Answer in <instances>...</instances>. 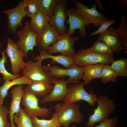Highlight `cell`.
<instances>
[{"label":"cell","mask_w":127,"mask_h":127,"mask_svg":"<svg viewBox=\"0 0 127 127\" xmlns=\"http://www.w3.org/2000/svg\"><path fill=\"white\" fill-rule=\"evenodd\" d=\"M97 40L107 45L116 53L119 54L123 49L117 29L110 27L106 31L100 34Z\"/></svg>","instance_id":"cell-17"},{"label":"cell","mask_w":127,"mask_h":127,"mask_svg":"<svg viewBox=\"0 0 127 127\" xmlns=\"http://www.w3.org/2000/svg\"><path fill=\"white\" fill-rule=\"evenodd\" d=\"M58 127V126H56V127Z\"/></svg>","instance_id":"cell-41"},{"label":"cell","mask_w":127,"mask_h":127,"mask_svg":"<svg viewBox=\"0 0 127 127\" xmlns=\"http://www.w3.org/2000/svg\"><path fill=\"white\" fill-rule=\"evenodd\" d=\"M115 21L114 20H108L104 22L97 30L91 33L88 37H90L104 32L111 26L113 24Z\"/></svg>","instance_id":"cell-34"},{"label":"cell","mask_w":127,"mask_h":127,"mask_svg":"<svg viewBox=\"0 0 127 127\" xmlns=\"http://www.w3.org/2000/svg\"><path fill=\"white\" fill-rule=\"evenodd\" d=\"M30 118L34 127H61L62 126L59 123L55 112L53 113L52 118L50 120L40 119L35 116L31 117Z\"/></svg>","instance_id":"cell-24"},{"label":"cell","mask_w":127,"mask_h":127,"mask_svg":"<svg viewBox=\"0 0 127 127\" xmlns=\"http://www.w3.org/2000/svg\"><path fill=\"white\" fill-rule=\"evenodd\" d=\"M42 68L51 77L58 79L68 76L67 80L79 83V80L83 75V67L78 66L74 64L69 68L64 69L58 66H42Z\"/></svg>","instance_id":"cell-7"},{"label":"cell","mask_w":127,"mask_h":127,"mask_svg":"<svg viewBox=\"0 0 127 127\" xmlns=\"http://www.w3.org/2000/svg\"><path fill=\"white\" fill-rule=\"evenodd\" d=\"M9 113L7 107L0 104V127H5L8 123L7 115Z\"/></svg>","instance_id":"cell-33"},{"label":"cell","mask_w":127,"mask_h":127,"mask_svg":"<svg viewBox=\"0 0 127 127\" xmlns=\"http://www.w3.org/2000/svg\"><path fill=\"white\" fill-rule=\"evenodd\" d=\"M2 57L0 58V75L1 74L3 79L5 81L6 80H11L15 79L21 77L20 73L16 74H11L8 72L5 67V64L7 61V57L5 55L4 51L1 52Z\"/></svg>","instance_id":"cell-28"},{"label":"cell","mask_w":127,"mask_h":127,"mask_svg":"<svg viewBox=\"0 0 127 127\" xmlns=\"http://www.w3.org/2000/svg\"><path fill=\"white\" fill-rule=\"evenodd\" d=\"M94 1H95V3L94 4L96 5H97L99 9L102 10H104L105 9L104 8H103L102 6L100 0H94Z\"/></svg>","instance_id":"cell-37"},{"label":"cell","mask_w":127,"mask_h":127,"mask_svg":"<svg viewBox=\"0 0 127 127\" xmlns=\"http://www.w3.org/2000/svg\"><path fill=\"white\" fill-rule=\"evenodd\" d=\"M10 126V123H8L5 127H11Z\"/></svg>","instance_id":"cell-38"},{"label":"cell","mask_w":127,"mask_h":127,"mask_svg":"<svg viewBox=\"0 0 127 127\" xmlns=\"http://www.w3.org/2000/svg\"><path fill=\"white\" fill-rule=\"evenodd\" d=\"M68 1L59 0L55 12L50 17L49 24L52 26L60 35H64L67 31L65 23L67 16L65 12Z\"/></svg>","instance_id":"cell-12"},{"label":"cell","mask_w":127,"mask_h":127,"mask_svg":"<svg viewBox=\"0 0 127 127\" xmlns=\"http://www.w3.org/2000/svg\"><path fill=\"white\" fill-rule=\"evenodd\" d=\"M52 84L54 85L51 92L48 95L43 97L40 100L42 103L63 101L66 98L69 91L68 84L76 83L74 82L65 80L64 79H61L52 77Z\"/></svg>","instance_id":"cell-10"},{"label":"cell","mask_w":127,"mask_h":127,"mask_svg":"<svg viewBox=\"0 0 127 127\" xmlns=\"http://www.w3.org/2000/svg\"><path fill=\"white\" fill-rule=\"evenodd\" d=\"M84 85L83 82L69 84L68 92L63 103H71L83 100L90 106H95L98 99L97 95L91 92L88 93L84 89Z\"/></svg>","instance_id":"cell-4"},{"label":"cell","mask_w":127,"mask_h":127,"mask_svg":"<svg viewBox=\"0 0 127 127\" xmlns=\"http://www.w3.org/2000/svg\"><path fill=\"white\" fill-rule=\"evenodd\" d=\"M120 24L117 31L121 41L123 47L127 50V17L124 14L120 18Z\"/></svg>","instance_id":"cell-32"},{"label":"cell","mask_w":127,"mask_h":127,"mask_svg":"<svg viewBox=\"0 0 127 127\" xmlns=\"http://www.w3.org/2000/svg\"><path fill=\"white\" fill-rule=\"evenodd\" d=\"M4 51L10 59L11 71L14 74L19 73L26 64L23 60L24 54L18 48L16 43L10 38L7 40V46Z\"/></svg>","instance_id":"cell-11"},{"label":"cell","mask_w":127,"mask_h":127,"mask_svg":"<svg viewBox=\"0 0 127 127\" xmlns=\"http://www.w3.org/2000/svg\"><path fill=\"white\" fill-rule=\"evenodd\" d=\"M79 40L77 36L60 35L56 43L49 48L48 52L51 55L60 53L62 55L71 57L76 52L73 48L74 45Z\"/></svg>","instance_id":"cell-13"},{"label":"cell","mask_w":127,"mask_h":127,"mask_svg":"<svg viewBox=\"0 0 127 127\" xmlns=\"http://www.w3.org/2000/svg\"><path fill=\"white\" fill-rule=\"evenodd\" d=\"M2 43L0 41V49L2 46Z\"/></svg>","instance_id":"cell-39"},{"label":"cell","mask_w":127,"mask_h":127,"mask_svg":"<svg viewBox=\"0 0 127 127\" xmlns=\"http://www.w3.org/2000/svg\"><path fill=\"white\" fill-rule=\"evenodd\" d=\"M79 13L85 21L86 26L92 24L96 28H99L104 22L108 20L104 14L96 9V5L94 4L91 8L86 6L76 0H72Z\"/></svg>","instance_id":"cell-5"},{"label":"cell","mask_w":127,"mask_h":127,"mask_svg":"<svg viewBox=\"0 0 127 127\" xmlns=\"http://www.w3.org/2000/svg\"><path fill=\"white\" fill-rule=\"evenodd\" d=\"M59 123L64 127H69L71 123L78 124L82 122L84 115L80 110L79 105L77 103H59L54 106Z\"/></svg>","instance_id":"cell-1"},{"label":"cell","mask_w":127,"mask_h":127,"mask_svg":"<svg viewBox=\"0 0 127 127\" xmlns=\"http://www.w3.org/2000/svg\"><path fill=\"white\" fill-rule=\"evenodd\" d=\"M21 102L24 107L23 108L24 111L30 118L34 116L47 117L51 113L50 110L54 107L49 109L41 107L39 105L38 99L35 95L30 93H25Z\"/></svg>","instance_id":"cell-9"},{"label":"cell","mask_w":127,"mask_h":127,"mask_svg":"<svg viewBox=\"0 0 127 127\" xmlns=\"http://www.w3.org/2000/svg\"><path fill=\"white\" fill-rule=\"evenodd\" d=\"M60 35L49 24L37 36L36 41V47L42 50L47 51L51 45L57 41Z\"/></svg>","instance_id":"cell-16"},{"label":"cell","mask_w":127,"mask_h":127,"mask_svg":"<svg viewBox=\"0 0 127 127\" xmlns=\"http://www.w3.org/2000/svg\"><path fill=\"white\" fill-rule=\"evenodd\" d=\"M40 52L39 55L37 56L34 58V60L42 62L46 59H51L54 61L64 66L67 68H69L74 64L71 57L62 55L54 56L48 54L47 51L38 49Z\"/></svg>","instance_id":"cell-20"},{"label":"cell","mask_w":127,"mask_h":127,"mask_svg":"<svg viewBox=\"0 0 127 127\" xmlns=\"http://www.w3.org/2000/svg\"><path fill=\"white\" fill-rule=\"evenodd\" d=\"M91 51L99 54L110 56H114L113 51L111 48L100 41L95 42L89 48Z\"/></svg>","instance_id":"cell-29"},{"label":"cell","mask_w":127,"mask_h":127,"mask_svg":"<svg viewBox=\"0 0 127 127\" xmlns=\"http://www.w3.org/2000/svg\"><path fill=\"white\" fill-rule=\"evenodd\" d=\"M2 12L7 16L8 28L11 32L16 34L18 28L20 27L22 28L23 27L22 20L26 16L24 11L23 0L20 1L14 8L2 10Z\"/></svg>","instance_id":"cell-15"},{"label":"cell","mask_w":127,"mask_h":127,"mask_svg":"<svg viewBox=\"0 0 127 127\" xmlns=\"http://www.w3.org/2000/svg\"><path fill=\"white\" fill-rule=\"evenodd\" d=\"M16 34L19 39L16 43L18 49L28 58V53L31 50L33 51L34 47L36 46V41L38 34L33 32L31 30L28 21H25L23 27L16 31Z\"/></svg>","instance_id":"cell-6"},{"label":"cell","mask_w":127,"mask_h":127,"mask_svg":"<svg viewBox=\"0 0 127 127\" xmlns=\"http://www.w3.org/2000/svg\"><path fill=\"white\" fill-rule=\"evenodd\" d=\"M71 127H76L75 125H73Z\"/></svg>","instance_id":"cell-40"},{"label":"cell","mask_w":127,"mask_h":127,"mask_svg":"<svg viewBox=\"0 0 127 127\" xmlns=\"http://www.w3.org/2000/svg\"><path fill=\"white\" fill-rule=\"evenodd\" d=\"M118 119L116 116L109 119L100 123L97 126L90 127H116Z\"/></svg>","instance_id":"cell-35"},{"label":"cell","mask_w":127,"mask_h":127,"mask_svg":"<svg viewBox=\"0 0 127 127\" xmlns=\"http://www.w3.org/2000/svg\"><path fill=\"white\" fill-rule=\"evenodd\" d=\"M40 11L50 17L54 13L59 0H38Z\"/></svg>","instance_id":"cell-25"},{"label":"cell","mask_w":127,"mask_h":127,"mask_svg":"<svg viewBox=\"0 0 127 127\" xmlns=\"http://www.w3.org/2000/svg\"><path fill=\"white\" fill-rule=\"evenodd\" d=\"M119 5L122 8H125L127 7V0H118Z\"/></svg>","instance_id":"cell-36"},{"label":"cell","mask_w":127,"mask_h":127,"mask_svg":"<svg viewBox=\"0 0 127 127\" xmlns=\"http://www.w3.org/2000/svg\"><path fill=\"white\" fill-rule=\"evenodd\" d=\"M13 122L16 125V127H34L30 118L21 107L18 113L14 115Z\"/></svg>","instance_id":"cell-27"},{"label":"cell","mask_w":127,"mask_h":127,"mask_svg":"<svg viewBox=\"0 0 127 127\" xmlns=\"http://www.w3.org/2000/svg\"><path fill=\"white\" fill-rule=\"evenodd\" d=\"M105 64H99L83 67V74L81 78L84 81V85H88L93 79L100 78L101 71Z\"/></svg>","instance_id":"cell-22"},{"label":"cell","mask_w":127,"mask_h":127,"mask_svg":"<svg viewBox=\"0 0 127 127\" xmlns=\"http://www.w3.org/2000/svg\"><path fill=\"white\" fill-rule=\"evenodd\" d=\"M110 65L117 75L124 77L127 76V60L122 57L114 60Z\"/></svg>","instance_id":"cell-26"},{"label":"cell","mask_w":127,"mask_h":127,"mask_svg":"<svg viewBox=\"0 0 127 127\" xmlns=\"http://www.w3.org/2000/svg\"><path fill=\"white\" fill-rule=\"evenodd\" d=\"M96 102L97 106L93 109V113L89 116L86 124L88 127L93 126L97 123L99 124L108 119L115 109L116 105L113 101L106 96L99 95Z\"/></svg>","instance_id":"cell-3"},{"label":"cell","mask_w":127,"mask_h":127,"mask_svg":"<svg viewBox=\"0 0 127 127\" xmlns=\"http://www.w3.org/2000/svg\"><path fill=\"white\" fill-rule=\"evenodd\" d=\"M117 76L110 66L107 64L104 65L101 71L100 77L103 84L111 81L116 82Z\"/></svg>","instance_id":"cell-30"},{"label":"cell","mask_w":127,"mask_h":127,"mask_svg":"<svg viewBox=\"0 0 127 127\" xmlns=\"http://www.w3.org/2000/svg\"><path fill=\"white\" fill-rule=\"evenodd\" d=\"M65 12L68 17L66 22L69 24V27L65 35L72 36L75 30L78 29L79 31L77 33L82 37L86 36L87 34L85 28L86 24L76 9L72 8H66Z\"/></svg>","instance_id":"cell-14"},{"label":"cell","mask_w":127,"mask_h":127,"mask_svg":"<svg viewBox=\"0 0 127 127\" xmlns=\"http://www.w3.org/2000/svg\"><path fill=\"white\" fill-rule=\"evenodd\" d=\"M32 82L24 76L11 80L5 81L4 84L0 87V104L3 105L4 99L8 95V91L12 86L21 84L29 85Z\"/></svg>","instance_id":"cell-23"},{"label":"cell","mask_w":127,"mask_h":127,"mask_svg":"<svg viewBox=\"0 0 127 127\" xmlns=\"http://www.w3.org/2000/svg\"><path fill=\"white\" fill-rule=\"evenodd\" d=\"M23 1L27 16L31 18L40 11L38 0H24Z\"/></svg>","instance_id":"cell-31"},{"label":"cell","mask_w":127,"mask_h":127,"mask_svg":"<svg viewBox=\"0 0 127 127\" xmlns=\"http://www.w3.org/2000/svg\"><path fill=\"white\" fill-rule=\"evenodd\" d=\"M74 64L84 67L99 64H109L113 61L114 56H110L97 53L89 48H81L71 57Z\"/></svg>","instance_id":"cell-2"},{"label":"cell","mask_w":127,"mask_h":127,"mask_svg":"<svg viewBox=\"0 0 127 127\" xmlns=\"http://www.w3.org/2000/svg\"><path fill=\"white\" fill-rule=\"evenodd\" d=\"M42 62L30 60L26 62L22 74L32 82H44L52 84V77L42 68Z\"/></svg>","instance_id":"cell-8"},{"label":"cell","mask_w":127,"mask_h":127,"mask_svg":"<svg viewBox=\"0 0 127 127\" xmlns=\"http://www.w3.org/2000/svg\"><path fill=\"white\" fill-rule=\"evenodd\" d=\"M53 87L52 84L50 83L36 82L28 85L24 90L25 93L31 94L36 97H43L51 92Z\"/></svg>","instance_id":"cell-19"},{"label":"cell","mask_w":127,"mask_h":127,"mask_svg":"<svg viewBox=\"0 0 127 127\" xmlns=\"http://www.w3.org/2000/svg\"><path fill=\"white\" fill-rule=\"evenodd\" d=\"M11 93L12 98L9 109V117L11 127H16L13 122V117L14 114H18L20 110V103L25 93L23 85H16L12 89Z\"/></svg>","instance_id":"cell-18"},{"label":"cell","mask_w":127,"mask_h":127,"mask_svg":"<svg viewBox=\"0 0 127 127\" xmlns=\"http://www.w3.org/2000/svg\"><path fill=\"white\" fill-rule=\"evenodd\" d=\"M29 23L32 31L35 33L39 34L49 24L50 17L39 11L31 18Z\"/></svg>","instance_id":"cell-21"}]
</instances>
